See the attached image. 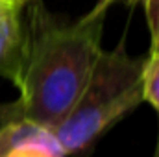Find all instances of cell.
Listing matches in <instances>:
<instances>
[{
  "instance_id": "obj_2",
  "label": "cell",
  "mask_w": 159,
  "mask_h": 157,
  "mask_svg": "<svg viewBox=\"0 0 159 157\" xmlns=\"http://www.w3.org/2000/svg\"><path fill=\"white\" fill-rule=\"evenodd\" d=\"M144 63L146 57L126 52L124 39L113 50L100 52L76 104L52 129L65 155L87 152L109 128L144 102Z\"/></svg>"
},
{
  "instance_id": "obj_10",
  "label": "cell",
  "mask_w": 159,
  "mask_h": 157,
  "mask_svg": "<svg viewBox=\"0 0 159 157\" xmlns=\"http://www.w3.org/2000/svg\"><path fill=\"white\" fill-rule=\"evenodd\" d=\"M19 2H20V4H22V6H24V4H26V2H28V0H19Z\"/></svg>"
},
{
  "instance_id": "obj_5",
  "label": "cell",
  "mask_w": 159,
  "mask_h": 157,
  "mask_svg": "<svg viewBox=\"0 0 159 157\" xmlns=\"http://www.w3.org/2000/svg\"><path fill=\"white\" fill-rule=\"evenodd\" d=\"M143 98L159 113V52L146 56L143 70Z\"/></svg>"
},
{
  "instance_id": "obj_8",
  "label": "cell",
  "mask_w": 159,
  "mask_h": 157,
  "mask_svg": "<svg viewBox=\"0 0 159 157\" xmlns=\"http://www.w3.org/2000/svg\"><path fill=\"white\" fill-rule=\"evenodd\" d=\"M152 35V48H150V52H159V22H157V28L154 30V34H150Z\"/></svg>"
},
{
  "instance_id": "obj_3",
  "label": "cell",
  "mask_w": 159,
  "mask_h": 157,
  "mask_svg": "<svg viewBox=\"0 0 159 157\" xmlns=\"http://www.w3.org/2000/svg\"><path fill=\"white\" fill-rule=\"evenodd\" d=\"M0 157H65V154L48 128L19 118L0 129Z\"/></svg>"
},
{
  "instance_id": "obj_1",
  "label": "cell",
  "mask_w": 159,
  "mask_h": 157,
  "mask_svg": "<svg viewBox=\"0 0 159 157\" xmlns=\"http://www.w3.org/2000/svg\"><path fill=\"white\" fill-rule=\"evenodd\" d=\"M115 0H100L76 22H56L37 4L26 30V59L17 98L22 117L50 131L69 115L102 52L106 13Z\"/></svg>"
},
{
  "instance_id": "obj_4",
  "label": "cell",
  "mask_w": 159,
  "mask_h": 157,
  "mask_svg": "<svg viewBox=\"0 0 159 157\" xmlns=\"http://www.w3.org/2000/svg\"><path fill=\"white\" fill-rule=\"evenodd\" d=\"M20 9L19 0H0V76L15 85L22 76L28 41Z\"/></svg>"
},
{
  "instance_id": "obj_7",
  "label": "cell",
  "mask_w": 159,
  "mask_h": 157,
  "mask_svg": "<svg viewBox=\"0 0 159 157\" xmlns=\"http://www.w3.org/2000/svg\"><path fill=\"white\" fill-rule=\"evenodd\" d=\"M128 2L129 4L143 2L144 11H146V20H148L150 34H154V30L157 28V22H159V0H128Z\"/></svg>"
},
{
  "instance_id": "obj_6",
  "label": "cell",
  "mask_w": 159,
  "mask_h": 157,
  "mask_svg": "<svg viewBox=\"0 0 159 157\" xmlns=\"http://www.w3.org/2000/svg\"><path fill=\"white\" fill-rule=\"evenodd\" d=\"M19 118H24L22 117V109H20L19 100L7 102V104H0V129L6 124H9L13 120H19Z\"/></svg>"
},
{
  "instance_id": "obj_9",
  "label": "cell",
  "mask_w": 159,
  "mask_h": 157,
  "mask_svg": "<svg viewBox=\"0 0 159 157\" xmlns=\"http://www.w3.org/2000/svg\"><path fill=\"white\" fill-rule=\"evenodd\" d=\"M152 157H159V124H157V141H156V148H154V155Z\"/></svg>"
}]
</instances>
